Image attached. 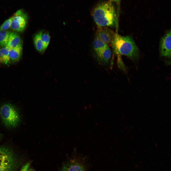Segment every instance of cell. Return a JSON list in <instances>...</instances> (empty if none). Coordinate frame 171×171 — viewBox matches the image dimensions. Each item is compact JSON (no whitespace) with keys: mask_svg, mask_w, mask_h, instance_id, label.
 Listing matches in <instances>:
<instances>
[{"mask_svg":"<svg viewBox=\"0 0 171 171\" xmlns=\"http://www.w3.org/2000/svg\"><path fill=\"white\" fill-rule=\"evenodd\" d=\"M8 49L11 61L13 62L19 61L22 56V47H17Z\"/></svg>","mask_w":171,"mask_h":171,"instance_id":"obj_11","label":"cell"},{"mask_svg":"<svg viewBox=\"0 0 171 171\" xmlns=\"http://www.w3.org/2000/svg\"><path fill=\"white\" fill-rule=\"evenodd\" d=\"M43 33L42 31L37 33L35 35L33 39L34 45L36 49L38 51L42 53L44 52L41 38Z\"/></svg>","mask_w":171,"mask_h":171,"instance_id":"obj_12","label":"cell"},{"mask_svg":"<svg viewBox=\"0 0 171 171\" xmlns=\"http://www.w3.org/2000/svg\"><path fill=\"white\" fill-rule=\"evenodd\" d=\"M92 15L98 28L114 26L117 23L115 8L112 1L98 4L93 9Z\"/></svg>","mask_w":171,"mask_h":171,"instance_id":"obj_2","label":"cell"},{"mask_svg":"<svg viewBox=\"0 0 171 171\" xmlns=\"http://www.w3.org/2000/svg\"><path fill=\"white\" fill-rule=\"evenodd\" d=\"M21 37L17 33L11 32L6 48L9 49L17 47H22Z\"/></svg>","mask_w":171,"mask_h":171,"instance_id":"obj_9","label":"cell"},{"mask_svg":"<svg viewBox=\"0 0 171 171\" xmlns=\"http://www.w3.org/2000/svg\"><path fill=\"white\" fill-rule=\"evenodd\" d=\"M13 152L5 147H0V171H14L17 165Z\"/></svg>","mask_w":171,"mask_h":171,"instance_id":"obj_4","label":"cell"},{"mask_svg":"<svg viewBox=\"0 0 171 171\" xmlns=\"http://www.w3.org/2000/svg\"><path fill=\"white\" fill-rule=\"evenodd\" d=\"M2 134L0 133V139L1 138V137H2Z\"/></svg>","mask_w":171,"mask_h":171,"instance_id":"obj_20","label":"cell"},{"mask_svg":"<svg viewBox=\"0 0 171 171\" xmlns=\"http://www.w3.org/2000/svg\"><path fill=\"white\" fill-rule=\"evenodd\" d=\"M166 64L168 65H171V61H167L166 62Z\"/></svg>","mask_w":171,"mask_h":171,"instance_id":"obj_19","label":"cell"},{"mask_svg":"<svg viewBox=\"0 0 171 171\" xmlns=\"http://www.w3.org/2000/svg\"><path fill=\"white\" fill-rule=\"evenodd\" d=\"M160 49L162 56H167L169 55L171 52V30L161 38Z\"/></svg>","mask_w":171,"mask_h":171,"instance_id":"obj_7","label":"cell"},{"mask_svg":"<svg viewBox=\"0 0 171 171\" xmlns=\"http://www.w3.org/2000/svg\"><path fill=\"white\" fill-rule=\"evenodd\" d=\"M30 164V162H27L22 167L20 171H33L32 168H29Z\"/></svg>","mask_w":171,"mask_h":171,"instance_id":"obj_18","label":"cell"},{"mask_svg":"<svg viewBox=\"0 0 171 171\" xmlns=\"http://www.w3.org/2000/svg\"><path fill=\"white\" fill-rule=\"evenodd\" d=\"M12 16L6 20L0 26V30H7L10 27Z\"/></svg>","mask_w":171,"mask_h":171,"instance_id":"obj_17","label":"cell"},{"mask_svg":"<svg viewBox=\"0 0 171 171\" xmlns=\"http://www.w3.org/2000/svg\"><path fill=\"white\" fill-rule=\"evenodd\" d=\"M10 32L7 30H0V46L2 48L6 47Z\"/></svg>","mask_w":171,"mask_h":171,"instance_id":"obj_15","label":"cell"},{"mask_svg":"<svg viewBox=\"0 0 171 171\" xmlns=\"http://www.w3.org/2000/svg\"><path fill=\"white\" fill-rule=\"evenodd\" d=\"M93 45L97 59L100 56L103 51L108 45L96 37L93 41Z\"/></svg>","mask_w":171,"mask_h":171,"instance_id":"obj_10","label":"cell"},{"mask_svg":"<svg viewBox=\"0 0 171 171\" xmlns=\"http://www.w3.org/2000/svg\"><path fill=\"white\" fill-rule=\"evenodd\" d=\"M41 38L42 41L43 50L44 52L47 48L49 43L50 37L48 33L42 34Z\"/></svg>","mask_w":171,"mask_h":171,"instance_id":"obj_16","label":"cell"},{"mask_svg":"<svg viewBox=\"0 0 171 171\" xmlns=\"http://www.w3.org/2000/svg\"><path fill=\"white\" fill-rule=\"evenodd\" d=\"M0 115L2 122L7 128L16 127L20 121V117L17 110L10 103H5L2 105Z\"/></svg>","mask_w":171,"mask_h":171,"instance_id":"obj_3","label":"cell"},{"mask_svg":"<svg viewBox=\"0 0 171 171\" xmlns=\"http://www.w3.org/2000/svg\"><path fill=\"white\" fill-rule=\"evenodd\" d=\"M111 44L114 52L118 56V62L122 61L120 57L121 55L126 56L133 61L138 59L139 49L131 37L115 33Z\"/></svg>","mask_w":171,"mask_h":171,"instance_id":"obj_1","label":"cell"},{"mask_svg":"<svg viewBox=\"0 0 171 171\" xmlns=\"http://www.w3.org/2000/svg\"><path fill=\"white\" fill-rule=\"evenodd\" d=\"M111 56V50L108 45L103 51L100 56L97 59L103 64H106L109 62Z\"/></svg>","mask_w":171,"mask_h":171,"instance_id":"obj_13","label":"cell"},{"mask_svg":"<svg viewBox=\"0 0 171 171\" xmlns=\"http://www.w3.org/2000/svg\"><path fill=\"white\" fill-rule=\"evenodd\" d=\"M12 17L10 28L13 30L21 32L25 28L27 23V15L22 10H17Z\"/></svg>","mask_w":171,"mask_h":171,"instance_id":"obj_5","label":"cell"},{"mask_svg":"<svg viewBox=\"0 0 171 171\" xmlns=\"http://www.w3.org/2000/svg\"><path fill=\"white\" fill-rule=\"evenodd\" d=\"M115 33L106 27L99 28L96 37L102 42L107 44L111 43Z\"/></svg>","mask_w":171,"mask_h":171,"instance_id":"obj_8","label":"cell"},{"mask_svg":"<svg viewBox=\"0 0 171 171\" xmlns=\"http://www.w3.org/2000/svg\"><path fill=\"white\" fill-rule=\"evenodd\" d=\"M10 61L8 49L6 47L0 48V62L7 64Z\"/></svg>","mask_w":171,"mask_h":171,"instance_id":"obj_14","label":"cell"},{"mask_svg":"<svg viewBox=\"0 0 171 171\" xmlns=\"http://www.w3.org/2000/svg\"><path fill=\"white\" fill-rule=\"evenodd\" d=\"M169 56H171V52Z\"/></svg>","mask_w":171,"mask_h":171,"instance_id":"obj_21","label":"cell"},{"mask_svg":"<svg viewBox=\"0 0 171 171\" xmlns=\"http://www.w3.org/2000/svg\"><path fill=\"white\" fill-rule=\"evenodd\" d=\"M83 162L78 158H71L62 166L61 171H86Z\"/></svg>","mask_w":171,"mask_h":171,"instance_id":"obj_6","label":"cell"}]
</instances>
